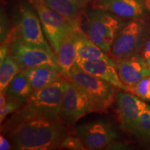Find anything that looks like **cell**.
<instances>
[{
    "label": "cell",
    "instance_id": "cell-1",
    "mask_svg": "<svg viewBox=\"0 0 150 150\" xmlns=\"http://www.w3.org/2000/svg\"><path fill=\"white\" fill-rule=\"evenodd\" d=\"M6 134H8L13 147L20 150L58 149L68 136L66 126L59 118L43 117L25 120Z\"/></svg>",
    "mask_w": 150,
    "mask_h": 150
},
{
    "label": "cell",
    "instance_id": "cell-2",
    "mask_svg": "<svg viewBox=\"0 0 150 150\" xmlns=\"http://www.w3.org/2000/svg\"><path fill=\"white\" fill-rule=\"evenodd\" d=\"M67 80V79H63L47 87L35 91L24 106L5 124L1 131L6 133L18 124L29 118H59Z\"/></svg>",
    "mask_w": 150,
    "mask_h": 150
},
{
    "label": "cell",
    "instance_id": "cell-3",
    "mask_svg": "<svg viewBox=\"0 0 150 150\" xmlns=\"http://www.w3.org/2000/svg\"><path fill=\"white\" fill-rule=\"evenodd\" d=\"M70 81L88 97L93 112H106L116 102L117 88L86 72L76 63L71 70Z\"/></svg>",
    "mask_w": 150,
    "mask_h": 150
},
{
    "label": "cell",
    "instance_id": "cell-4",
    "mask_svg": "<svg viewBox=\"0 0 150 150\" xmlns=\"http://www.w3.org/2000/svg\"><path fill=\"white\" fill-rule=\"evenodd\" d=\"M126 22L102 9L93 8L86 13V34L106 53H109L116 35Z\"/></svg>",
    "mask_w": 150,
    "mask_h": 150
},
{
    "label": "cell",
    "instance_id": "cell-5",
    "mask_svg": "<svg viewBox=\"0 0 150 150\" xmlns=\"http://www.w3.org/2000/svg\"><path fill=\"white\" fill-rule=\"evenodd\" d=\"M150 26L142 18L126 22L116 35L109 56L112 59H126L142 51L149 38Z\"/></svg>",
    "mask_w": 150,
    "mask_h": 150
},
{
    "label": "cell",
    "instance_id": "cell-6",
    "mask_svg": "<svg viewBox=\"0 0 150 150\" xmlns=\"http://www.w3.org/2000/svg\"><path fill=\"white\" fill-rule=\"evenodd\" d=\"M28 1L36 12L46 38L56 54L62 40L76 24L80 23L68 21L62 15L47 6L42 0Z\"/></svg>",
    "mask_w": 150,
    "mask_h": 150
},
{
    "label": "cell",
    "instance_id": "cell-7",
    "mask_svg": "<svg viewBox=\"0 0 150 150\" xmlns=\"http://www.w3.org/2000/svg\"><path fill=\"white\" fill-rule=\"evenodd\" d=\"M17 36L28 45L39 47L54 54L53 49L46 38L38 16L29 1L22 2L20 8V16Z\"/></svg>",
    "mask_w": 150,
    "mask_h": 150
},
{
    "label": "cell",
    "instance_id": "cell-8",
    "mask_svg": "<svg viewBox=\"0 0 150 150\" xmlns=\"http://www.w3.org/2000/svg\"><path fill=\"white\" fill-rule=\"evenodd\" d=\"M93 112L88 97L70 80L66 81L59 118L65 126L72 127L86 114Z\"/></svg>",
    "mask_w": 150,
    "mask_h": 150
},
{
    "label": "cell",
    "instance_id": "cell-9",
    "mask_svg": "<svg viewBox=\"0 0 150 150\" xmlns=\"http://www.w3.org/2000/svg\"><path fill=\"white\" fill-rule=\"evenodd\" d=\"M10 48L11 54L22 70L31 67H47L59 71V65L55 54H51L39 47L28 45L19 38L13 36Z\"/></svg>",
    "mask_w": 150,
    "mask_h": 150
},
{
    "label": "cell",
    "instance_id": "cell-10",
    "mask_svg": "<svg viewBox=\"0 0 150 150\" xmlns=\"http://www.w3.org/2000/svg\"><path fill=\"white\" fill-rule=\"evenodd\" d=\"M76 134L88 149H102L119 138L112 124L106 120H96L79 125Z\"/></svg>",
    "mask_w": 150,
    "mask_h": 150
},
{
    "label": "cell",
    "instance_id": "cell-11",
    "mask_svg": "<svg viewBox=\"0 0 150 150\" xmlns=\"http://www.w3.org/2000/svg\"><path fill=\"white\" fill-rule=\"evenodd\" d=\"M116 104L122 127L125 131L132 132L147 104L136 95L125 91L118 92Z\"/></svg>",
    "mask_w": 150,
    "mask_h": 150
},
{
    "label": "cell",
    "instance_id": "cell-12",
    "mask_svg": "<svg viewBox=\"0 0 150 150\" xmlns=\"http://www.w3.org/2000/svg\"><path fill=\"white\" fill-rule=\"evenodd\" d=\"M115 61L120 78L127 88L136 85L142 79L150 76V67L142 54L138 53L126 59H116Z\"/></svg>",
    "mask_w": 150,
    "mask_h": 150
},
{
    "label": "cell",
    "instance_id": "cell-13",
    "mask_svg": "<svg viewBox=\"0 0 150 150\" xmlns=\"http://www.w3.org/2000/svg\"><path fill=\"white\" fill-rule=\"evenodd\" d=\"M76 64L86 72L106 81L119 90L127 91L128 88L122 82L120 78L114 59L82 60L77 59Z\"/></svg>",
    "mask_w": 150,
    "mask_h": 150
},
{
    "label": "cell",
    "instance_id": "cell-14",
    "mask_svg": "<svg viewBox=\"0 0 150 150\" xmlns=\"http://www.w3.org/2000/svg\"><path fill=\"white\" fill-rule=\"evenodd\" d=\"M93 8L107 11L122 19L142 18L147 13L143 0H95Z\"/></svg>",
    "mask_w": 150,
    "mask_h": 150
},
{
    "label": "cell",
    "instance_id": "cell-15",
    "mask_svg": "<svg viewBox=\"0 0 150 150\" xmlns=\"http://www.w3.org/2000/svg\"><path fill=\"white\" fill-rule=\"evenodd\" d=\"M80 24H76L67 33L60 45L59 51L56 54L60 70L67 80L70 79V72L77 59L76 42L78 30Z\"/></svg>",
    "mask_w": 150,
    "mask_h": 150
},
{
    "label": "cell",
    "instance_id": "cell-16",
    "mask_svg": "<svg viewBox=\"0 0 150 150\" xmlns=\"http://www.w3.org/2000/svg\"><path fill=\"white\" fill-rule=\"evenodd\" d=\"M27 76L33 91L44 88L57 81L66 79L61 71L47 67H31L22 70Z\"/></svg>",
    "mask_w": 150,
    "mask_h": 150
},
{
    "label": "cell",
    "instance_id": "cell-17",
    "mask_svg": "<svg viewBox=\"0 0 150 150\" xmlns=\"http://www.w3.org/2000/svg\"><path fill=\"white\" fill-rule=\"evenodd\" d=\"M47 6L62 15L72 23H80L82 9L88 0H42Z\"/></svg>",
    "mask_w": 150,
    "mask_h": 150
},
{
    "label": "cell",
    "instance_id": "cell-18",
    "mask_svg": "<svg viewBox=\"0 0 150 150\" xmlns=\"http://www.w3.org/2000/svg\"><path fill=\"white\" fill-rule=\"evenodd\" d=\"M76 53L77 59L82 60H96V59H111L107 53L97 46L86 33L79 28L76 42Z\"/></svg>",
    "mask_w": 150,
    "mask_h": 150
},
{
    "label": "cell",
    "instance_id": "cell-19",
    "mask_svg": "<svg viewBox=\"0 0 150 150\" xmlns=\"http://www.w3.org/2000/svg\"><path fill=\"white\" fill-rule=\"evenodd\" d=\"M34 91L23 72H20L11 82L6 94L7 97L27 102Z\"/></svg>",
    "mask_w": 150,
    "mask_h": 150
},
{
    "label": "cell",
    "instance_id": "cell-20",
    "mask_svg": "<svg viewBox=\"0 0 150 150\" xmlns=\"http://www.w3.org/2000/svg\"><path fill=\"white\" fill-rule=\"evenodd\" d=\"M0 65V91L6 93L11 82L22 69L10 53Z\"/></svg>",
    "mask_w": 150,
    "mask_h": 150
},
{
    "label": "cell",
    "instance_id": "cell-21",
    "mask_svg": "<svg viewBox=\"0 0 150 150\" xmlns=\"http://www.w3.org/2000/svg\"><path fill=\"white\" fill-rule=\"evenodd\" d=\"M131 133L142 140H150V106L149 105L142 112Z\"/></svg>",
    "mask_w": 150,
    "mask_h": 150
},
{
    "label": "cell",
    "instance_id": "cell-22",
    "mask_svg": "<svg viewBox=\"0 0 150 150\" xmlns=\"http://www.w3.org/2000/svg\"><path fill=\"white\" fill-rule=\"evenodd\" d=\"M127 91L134 94L143 101L150 102V76L142 79L136 85L128 88Z\"/></svg>",
    "mask_w": 150,
    "mask_h": 150
},
{
    "label": "cell",
    "instance_id": "cell-23",
    "mask_svg": "<svg viewBox=\"0 0 150 150\" xmlns=\"http://www.w3.org/2000/svg\"><path fill=\"white\" fill-rule=\"evenodd\" d=\"M7 99H8V100H7L6 104L4 106L0 107V122H1V124L4 120L7 115L18 111L26 103L24 101L16 99L9 98V97H7Z\"/></svg>",
    "mask_w": 150,
    "mask_h": 150
},
{
    "label": "cell",
    "instance_id": "cell-24",
    "mask_svg": "<svg viewBox=\"0 0 150 150\" xmlns=\"http://www.w3.org/2000/svg\"><path fill=\"white\" fill-rule=\"evenodd\" d=\"M61 148L71 150L88 149L85 144L79 137L67 136L61 144Z\"/></svg>",
    "mask_w": 150,
    "mask_h": 150
},
{
    "label": "cell",
    "instance_id": "cell-25",
    "mask_svg": "<svg viewBox=\"0 0 150 150\" xmlns=\"http://www.w3.org/2000/svg\"><path fill=\"white\" fill-rule=\"evenodd\" d=\"M8 38V22L6 18L3 14L1 13V43H3L7 40Z\"/></svg>",
    "mask_w": 150,
    "mask_h": 150
},
{
    "label": "cell",
    "instance_id": "cell-26",
    "mask_svg": "<svg viewBox=\"0 0 150 150\" xmlns=\"http://www.w3.org/2000/svg\"><path fill=\"white\" fill-rule=\"evenodd\" d=\"M8 53V45L6 42L1 43V50H0V63H2Z\"/></svg>",
    "mask_w": 150,
    "mask_h": 150
},
{
    "label": "cell",
    "instance_id": "cell-27",
    "mask_svg": "<svg viewBox=\"0 0 150 150\" xmlns=\"http://www.w3.org/2000/svg\"><path fill=\"white\" fill-rule=\"evenodd\" d=\"M142 56L146 61L150 58V37L146 42L145 46L142 50Z\"/></svg>",
    "mask_w": 150,
    "mask_h": 150
},
{
    "label": "cell",
    "instance_id": "cell-28",
    "mask_svg": "<svg viewBox=\"0 0 150 150\" xmlns=\"http://www.w3.org/2000/svg\"><path fill=\"white\" fill-rule=\"evenodd\" d=\"M11 146L9 142L3 136H0V149L1 150H8L10 149Z\"/></svg>",
    "mask_w": 150,
    "mask_h": 150
},
{
    "label": "cell",
    "instance_id": "cell-29",
    "mask_svg": "<svg viewBox=\"0 0 150 150\" xmlns=\"http://www.w3.org/2000/svg\"><path fill=\"white\" fill-rule=\"evenodd\" d=\"M6 94L4 93H0V107L4 106L6 104L8 99L6 98Z\"/></svg>",
    "mask_w": 150,
    "mask_h": 150
},
{
    "label": "cell",
    "instance_id": "cell-30",
    "mask_svg": "<svg viewBox=\"0 0 150 150\" xmlns=\"http://www.w3.org/2000/svg\"><path fill=\"white\" fill-rule=\"evenodd\" d=\"M143 1L147 12L150 14V0H143Z\"/></svg>",
    "mask_w": 150,
    "mask_h": 150
},
{
    "label": "cell",
    "instance_id": "cell-31",
    "mask_svg": "<svg viewBox=\"0 0 150 150\" xmlns=\"http://www.w3.org/2000/svg\"><path fill=\"white\" fill-rule=\"evenodd\" d=\"M147 64H148V65H149V67H150V58H149V59H148V60H147Z\"/></svg>",
    "mask_w": 150,
    "mask_h": 150
},
{
    "label": "cell",
    "instance_id": "cell-32",
    "mask_svg": "<svg viewBox=\"0 0 150 150\" xmlns=\"http://www.w3.org/2000/svg\"><path fill=\"white\" fill-rule=\"evenodd\" d=\"M88 1H93V0H88ZM93 1H95V0H93Z\"/></svg>",
    "mask_w": 150,
    "mask_h": 150
}]
</instances>
